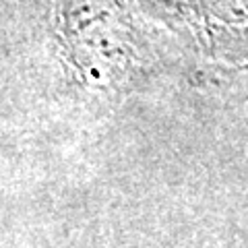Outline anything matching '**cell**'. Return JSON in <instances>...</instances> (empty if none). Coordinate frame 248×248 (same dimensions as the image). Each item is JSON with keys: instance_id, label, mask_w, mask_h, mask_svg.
I'll return each instance as SVG.
<instances>
[{"instance_id": "cell-3", "label": "cell", "mask_w": 248, "mask_h": 248, "mask_svg": "<svg viewBox=\"0 0 248 248\" xmlns=\"http://www.w3.org/2000/svg\"><path fill=\"white\" fill-rule=\"evenodd\" d=\"M192 79L217 95L248 99V62L230 68H199Z\"/></svg>"}, {"instance_id": "cell-1", "label": "cell", "mask_w": 248, "mask_h": 248, "mask_svg": "<svg viewBox=\"0 0 248 248\" xmlns=\"http://www.w3.org/2000/svg\"><path fill=\"white\" fill-rule=\"evenodd\" d=\"M4 85L54 118L93 122L180 64L139 0H2Z\"/></svg>"}, {"instance_id": "cell-2", "label": "cell", "mask_w": 248, "mask_h": 248, "mask_svg": "<svg viewBox=\"0 0 248 248\" xmlns=\"http://www.w3.org/2000/svg\"><path fill=\"white\" fill-rule=\"evenodd\" d=\"M143 13L201 68L248 62V0H139Z\"/></svg>"}]
</instances>
